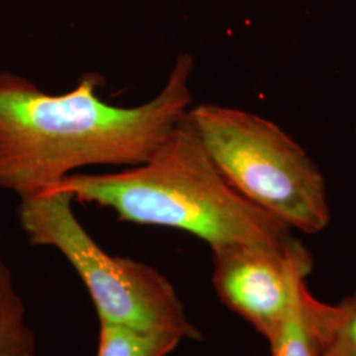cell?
<instances>
[{
	"label": "cell",
	"instance_id": "5",
	"mask_svg": "<svg viewBox=\"0 0 356 356\" xmlns=\"http://www.w3.org/2000/svg\"><path fill=\"white\" fill-rule=\"evenodd\" d=\"M219 300L268 339L307 291L313 257L291 238L277 245L234 244L213 250Z\"/></svg>",
	"mask_w": 356,
	"mask_h": 356
},
{
	"label": "cell",
	"instance_id": "2",
	"mask_svg": "<svg viewBox=\"0 0 356 356\" xmlns=\"http://www.w3.org/2000/svg\"><path fill=\"white\" fill-rule=\"evenodd\" d=\"M53 189L111 209L123 222L189 232L211 251L234 244L277 245L293 238L288 226L231 186L188 116L140 165L72 175Z\"/></svg>",
	"mask_w": 356,
	"mask_h": 356
},
{
	"label": "cell",
	"instance_id": "3",
	"mask_svg": "<svg viewBox=\"0 0 356 356\" xmlns=\"http://www.w3.org/2000/svg\"><path fill=\"white\" fill-rule=\"evenodd\" d=\"M188 118L222 175L245 200L289 229L317 234L327 227L325 178L276 123L214 103L191 107Z\"/></svg>",
	"mask_w": 356,
	"mask_h": 356
},
{
	"label": "cell",
	"instance_id": "4",
	"mask_svg": "<svg viewBox=\"0 0 356 356\" xmlns=\"http://www.w3.org/2000/svg\"><path fill=\"white\" fill-rule=\"evenodd\" d=\"M70 194L53 189L20 198L17 216L31 244L57 250L74 268L95 305L99 322L172 331L198 341L170 281L156 268L104 251L82 226Z\"/></svg>",
	"mask_w": 356,
	"mask_h": 356
},
{
	"label": "cell",
	"instance_id": "1",
	"mask_svg": "<svg viewBox=\"0 0 356 356\" xmlns=\"http://www.w3.org/2000/svg\"><path fill=\"white\" fill-rule=\"evenodd\" d=\"M193 69L191 56H179L160 92L135 107L102 99L95 73L54 95L0 72V188L24 198L51 191L81 168L140 165L188 116Z\"/></svg>",
	"mask_w": 356,
	"mask_h": 356
},
{
	"label": "cell",
	"instance_id": "8",
	"mask_svg": "<svg viewBox=\"0 0 356 356\" xmlns=\"http://www.w3.org/2000/svg\"><path fill=\"white\" fill-rule=\"evenodd\" d=\"M0 356H38L35 332L26 321V305L0 257Z\"/></svg>",
	"mask_w": 356,
	"mask_h": 356
},
{
	"label": "cell",
	"instance_id": "6",
	"mask_svg": "<svg viewBox=\"0 0 356 356\" xmlns=\"http://www.w3.org/2000/svg\"><path fill=\"white\" fill-rule=\"evenodd\" d=\"M326 305L307 289L298 305L268 338L270 356H321V330Z\"/></svg>",
	"mask_w": 356,
	"mask_h": 356
},
{
	"label": "cell",
	"instance_id": "7",
	"mask_svg": "<svg viewBox=\"0 0 356 356\" xmlns=\"http://www.w3.org/2000/svg\"><path fill=\"white\" fill-rule=\"evenodd\" d=\"M182 341L172 331L99 322L97 356H166Z\"/></svg>",
	"mask_w": 356,
	"mask_h": 356
},
{
	"label": "cell",
	"instance_id": "9",
	"mask_svg": "<svg viewBox=\"0 0 356 356\" xmlns=\"http://www.w3.org/2000/svg\"><path fill=\"white\" fill-rule=\"evenodd\" d=\"M321 356H356V292L329 305L321 330Z\"/></svg>",
	"mask_w": 356,
	"mask_h": 356
}]
</instances>
